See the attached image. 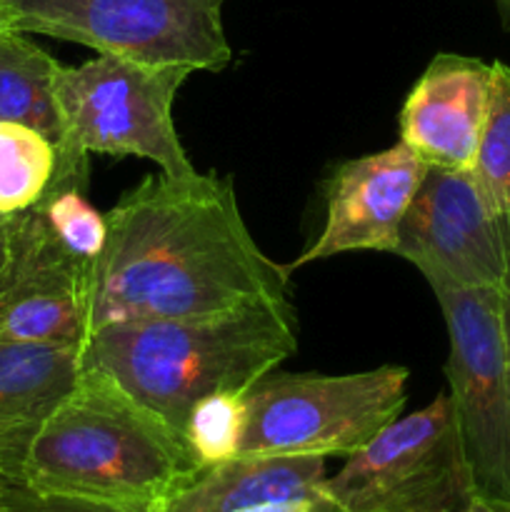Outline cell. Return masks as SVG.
Here are the masks:
<instances>
[{"label":"cell","instance_id":"1","mask_svg":"<svg viewBox=\"0 0 510 512\" xmlns=\"http://www.w3.org/2000/svg\"><path fill=\"white\" fill-rule=\"evenodd\" d=\"M90 333L110 323L205 315L288 298L290 273L263 253L228 178L158 173L105 215Z\"/></svg>","mask_w":510,"mask_h":512},{"label":"cell","instance_id":"2","mask_svg":"<svg viewBox=\"0 0 510 512\" xmlns=\"http://www.w3.org/2000/svg\"><path fill=\"white\" fill-rule=\"evenodd\" d=\"M298 353V318L288 298L160 320H128L93 330L80 368L100 370L183 438L198 400L248 393Z\"/></svg>","mask_w":510,"mask_h":512},{"label":"cell","instance_id":"3","mask_svg":"<svg viewBox=\"0 0 510 512\" xmlns=\"http://www.w3.org/2000/svg\"><path fill=\"white\" fill-rule=\"evenodd\" d=\"M183 438L100 370L78 383L30 443L23 480L38 493L155 512L198 473Z\"/></svg>","mask_w":510,"mask_h":512},{"label":"cell","instance_id":"4","mask_svg":"<svg viewBox=\"0 0 510 512\" xmlns=\"http://www.w3.org/2000/svg\"><path fill=\"white\" fill-rule=\"evenodd\" d=\"M185 65H148L98 53L80 65H58L53 78L63 138L60 163H85L90 155L143 158L170 178L195 173L173 118Z\"/></svg>","mask_w":510,"mask_h":512},{"label":"cell","instance_id":"5","mask_svg":"<svg viewBox=\"0 0 510 512\" xmlns=\"http://www.w3.org/2000/svg\"><path fill=\"white\" fill-rule=\"evenodd\" d=\"M410 370L380 365L348 375L270 373L245 393L240 455L348 458L400 418Z\"/></svg>","mask_w":510,"mask_h":512},{"label":"cell","instance_id":"6","mask_svg":"<svg viewBox=\"0 0 510 512\" xmlns=\"http://www.w3.org/2000/svg\"><path fill=\"white\" fill-rule=\"evenodd\" d=\"M335 512H465L478 495L448 393L385 425L325 478Z\"/></svg>","mask_w":510,"mask_h":512},{"label":"cell","instance_id":"7","mask_svg":"<svg viewBox=\"0 0 510 512\" xmlns=\"http://www.w3.org/2000/svg\"><path fill=\"white\" fill-rule=\"evenodd\" d=\"M225 0H5V25L148 65L218 73L233 58Z\"/></svg>","mask_w":510,"mask_h":512},{"label":"cell","instance_id":"8","mask_svg":"<svg viewBox=\"0 0 510 512\" xmlns=\"http://www.w3.org/2000/svg\"><path fill=\"white\" fill-rule=\"evenodd\" d=\"M448 325L445 375L475 488L510 498V373L500 325V288L430 285Z\"/></svg>","mask_w":510,"mask_h":512},{"label":"cell","instance_id":"9","mask_svg":"<svg viewBox=\"0 0 510 512\" xmlns=\"http://www.w3.org/2000/svg\"><path fill=\"white\" fill-rule=\"evenodd\" d=\"M393 255L415 265L430 285L500 288L508 268V213L488 198L473 170L428 165Z\"/></svg>","mask_w":510,"mask_h":512},{"label":"cell","instance_id":"10","mask_svg":"<svg viewBox=\"0 0 510 512\" xmlns=\"http://www.w3.org/2000/svg\"><path fill=\"white\" fill-rule=\"evenodd\" d=\"M95 265L75 258L38 208L8 218L0 270V340L83 348L90 335Z\"/></svg>","mask_w":510,"mask_h":512},{"label":"cell","instance_id":"11","mask_svg":"<svg viewBox=\"0 0 510 512\" xmlns=\"http://www.w3.org/2000/svg\"><path fill=\"white\" fill-rule=\"evenodd\" d=\"M428 165L405 143L338 165L325 193V225L288 273L355 250L393 253L400 223Z\"/></svg>","mask_w":510,"mask_h":512},{"label":"cell","instance_id":"12","mask_svg":"<svg viewBox=\"0 0 510 512\" xmlns=\"http://www.w3.org/2000/svg\"><path fill=\"white\" fill-rule=\"evenodd\" d=\"M493 63L438 53L400 110V143L425 165L473 170L488 115Z\"/></svg>","mask_w":510,"mask_h":512},{"label":"cell","instance_id":"13","mask_svg":"<svg viewBox=\"0 0 510 512\" xmlns=\"http://www.w3.org/2000/svg\"><path fill=\"white\" fill-rule=\"evenodd\" d=\"M325 458L238 455L200 468L155 512H335Z\"/></svg>","mask_w":510,"mask_h":512},{"label":"cell","instance_id":"14","mask_svg":"<svg viewBox=\"0 0 510 512\" xmlns=\"http://www.w3.org/2000/svg\"><path fill=\"white\" fill-rule=\"evenodd\" d=\"M80 378V348L0 340V475L23 480L30 443Z\"/></svg>","mask_w":510,"mask_h":512},{"label":"cell","instance_id":"15","mask_svg":"<svg viewBox=\"0 0 510 512\" xmlns=\"http://www.w3.org/2000/svg\"><path fill=\"white\" fill-rule=\"evenodd\" d=\"M58 60L18 30H0V120L63 138L53 78Z\"/></svg>","mask_w":510,"mask_h":512},{"label":"cell","instance_id":"16","mask_svg":"<svg viewBox=\"0 0 510 512\" xmlns=\"http://www.w3.org/2000/svg\"><path fill=\"white\" fill-rule=\"evenodd\" d=\"M55 165L53 140L28 125L0 120V218L33 208L48 190Z\"/></svg>","mask_w":510,"mask_h":512},{"label":"cell","instance_id":"17","mask_svg":"<svg viewBox=\"0 0 510 512\" xmlns=\"http://www.w3.org/2000/svg\"><path fill=\"white\" fill-rule=\"evenodd\" d=\"M248 405L245 393H215L198 400L183 428V443L198 468L225 463L240 455Z\"/></svg>","mask_w":510,"mask_h":512},{"label":"cell","instance_id":"18","mask_svg":"<svg viewBox=\"0 0 510 512\" xmlns=\"http://www.w3.org/2000/svg\"><path fill=\"white\" fill-rule=\"evenodd\" d=\"M473 173L488 198L510 213V65L495 60L488 115L480 133Z\"/></svg>","mask_w":510,"mask_h":512},{"label":"cell","instance_id":"19","mask_svg":"<svg viewBox=\"0 0 510 512\" xmlns=\"http://www.w3.org/2000/svg\"><path fill=\"white\" fill-rule=\"evenodd\" d=\"M5 512H138L115 508V505L93 503L83 498H68V495L38 493L25 483L8 480L5 488Z\"/></svg>","mask_w":510,"mask_h":512},{"label":"cell","instance_id":"20","mask_svg":"<svg viewBox=\"0 0 510 512\" xmlns=\"http://www.w3.org/2000/svg\"><path fill=\"white\" fill-rule=\"evenodd\" d=\"M500 325H503L505 360L510 373V213H508V268H505L503 285H500Z\"/></svg>","mask_w":510,"mask_h":512},{"label":"cell","instance_id":"21","mask_svg":"<svg viewBox=\"0 0 510 512\" xmlns=\"http://www.w3.org/2000/svg\"><path fill=\"white\" fill-rule=\"evenodd\" d=\"M465 512H510V498H485V495H475V500L465 508Z\"/></svg>","mask_w":510,"mask_h":512},{"label":"cell","instance_id":"22","mask_svg":"<svg viewBox=\"0 0 510 512\" xmlns=\"http://www.w3.org/2000/svg\"><path fill=\"white\" fill-rule=\"evenodd\" d=\"M495 8H498L500 23L510 33V0H495Z\"/></svg>","mask_w":510,"mask_h":512},{"label":"cell","instance_id":"23","mask_svg":"<svg viewBox=\"0 0 510 512\" xmlns=\"http://www.w3.org/2000/svg\"><path fill=\"white\" fill-rule=\"evenodd\" d=\"M5 248H8V218L0 223V270H3L5 263Z\"/></svg>","mask_w":510,"mask_h":512},{"label":"cell","instance_id":"24","mask_svg":"<svg viewBox=\"0 0 510 512\" xmlns=\"http://www.w3.org/2000/svg\"><path fill=\"white\" fill-rule=\"evenodd\" d=\"M5 488H8V478L0 475V512H5Z\"/></svg>","mask_w":510,"mask_h":512},{"label":"cell","instance_id":"25","mask_svg":"<svg viewBox=\"0 0 510 512\" xmlns=\"http://www.w3.org/2000/svg\"><path fill=\"white\" fill-rule=\"evenodd\" d=\"M0 30H8V25H5V0H0Z\"/></svg>","mask_w":510,"mask_h":512},{"label":"cell","instance_id":"26","mask_svg":"<svg viewBox=\"0 0 510 512\" xmlns=\"http://www.w3.org/2000/svg\"><path fill=\"white\" fill-rule=\"evenodd\" d=\"M3 220H5V218H0V223H3Z\"/></svg>","mask_w":510,"mask_h":512}]
</instances>
